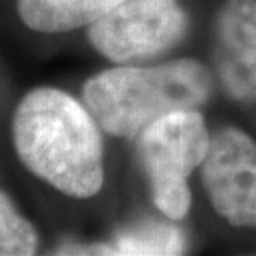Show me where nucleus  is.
<instances>
[{"label": "nucleus", "mask_w": 256, "mask_h": 256, "mask_svg": "<svg viewBox=\"0 0 256 256\" xmlns=\"http://www.w3.org/2000/svg\"><path fill=\"white\" fill-rule=\"evenodd\" d=\"M20 162L74 198L95 196L104 185V148L88 108L65 92L40 86L20 100L12 118Z\"/></svg>", "instance_id": "obj_1"}, {"label": "nucleus", "mask_w": 256, "mask_h": 256, "mask_svg": "<svg viewBox=\"0 0 256 256\" xmlns=\"http://www.w3.org/2000/svg\"><path fill=\"white\" fill-rule=\"evenodd\" d=\"M210 94L208 70L188 58L150 68L116 66L84 85V102L92 116L102 130L118 138H136L162 116L198 108Z\"/></svg>", "instance_id": "obj_2"}, {"label": "nucleus", "mask_w": 256, "mask_h": 256, "mask_svg": "<svg viewBox=\"0 0 256 256\" xmlns=\"http://www.w3.org/2000/svg\"><path fill=\"white\" fill-rule=\"evenodd\" d=\"M138 155L146 173L153 203L170 220H182L190 210L188 178L204 160L210 133L196 110L168 114L140 133Z\"/></svg>", "instance_id": "obj_3"}, {"label": "nucleus", "mask_w": 256, "mask_h": 256, "mask_svg": "<svg viewBox=\"0 0 256 256\" xmlns=\"http://www.w3.org/2000/svg\"><path fill=\"white\" fill-rule=\"evenodd\" d=\"M185 30L178 0H124L90 25L88 38L104 57L122 64L165 52Z\"/></svg>", "instance_id": "obj_4"}, {"label": "nucleus", "mask_w": 256, "mask_h": 256, "mask_svg": "<svg viewBox=\"0 0 256 256\" xmlns=\"http://www.w3.org/2000/svg\"><path fill=\"white\" fill-rule=\"evenodd\" d=\"M202 178L210 202L233 226L256 228V143L238 128L210 140Z\"/></svg>", "instance_id": "obj_5"}, {"label": "nucleus", "mask_w": 256, "mask_h": 256, "mask_svg": "<svg viewBox=\"0 0 256 256\" xmlns=\"http://www.w3.org/2000/svg\"><path fill=\"white\" fill-rule=\"evenodd\" d=\"M216 64L234 100H256V0H226L218 17Z\"/></svg>", "instance_id": "obj_6"}, {"label": "nucleus", "mask_w": 256, "mask_h": 256, "mask_svg": "<svg viewBox=\"0 0 256 256\" xmlns=\"http://www.w3.org/2000/svg\"><path fill=\"white\" fill-rule=\"evenodd\" d=\"M124 0H17L20 20L42 34H60L92 25Z\"/></svg>", "instance_id": "obj_7"}, {"label": "nucleus", "mask_w": 256, "mask_h": 256, "mask_svg": "<svg viewBox=\"0 0 256 256\" xmlns=\"http://www.w3.org/2000/svg\"><path fill=\"white\" fill-rule=\"evenodd\" d=\"M182 230L172 223L145 222L125 230L112 244L114 254H182L185 250Z\"/></svg>", "instance_id": "obj_8"}, {"label": "nucleus", "mask_w": 256, "mask_h": 256, "mask_svg": "<svg viewBox=\"0 0 256 256\" xmlns=\"http://www.w3.org/2000/svg\"><path fill=\"white\" fill-rule=\"evenodd\" d=\"M38 248L35 228L0 192V256H30Z\"/></svg>", "instance_id": "obj_9"}]
</instances>
